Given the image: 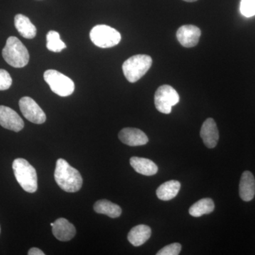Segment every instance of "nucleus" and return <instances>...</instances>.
Masks as SVG:
<instances>
[{
  "mask_svg": "<svg viewBox=\"0 0 255 255\" xmlns=\"http://www.w3.org/2000/svg\"><path fill=\"white\" fill-rule=\"evenodd\" d=\"M54 177L60 189L67 192H77L80 190L83 184V179L78 169L62 158L57 160Z\"/></svg>",
  "mask_w": 255,
  "mask_h": 255,
  "instance_id": "obj_1",
  "label": "nucleus"
},
{
  "mask_svg": "<svg viewBox=\"0 0 255 255\" xmlns=\"http://www.w3.org/2000/svg\"><path fill=\"white\" fill-rule=\"evenodd\" d=\"M2 56L6 63L16 68H23L29 61L27 48L15 36H10L6 40Z\"/></svg>",
  "mask_w": 255,
  "mask_h": 255,
  "instance_id": "obj_2",
  "label": "nucleus"
},
{
  "mask_svg": "<svg viewBox=\"0 0 255 255\" xmlns=\"http://www.w3.org/2000/svg\"><path fill=\"white\" fill-rule=\"evenodd\" d=\"M12 168L16 181L23 190L28 193L36 192L38 177L34 167L26 159L17 158L13 162Z\"/></svg>",
  "mask_w": 255,
  "mask_h": 255,
  "instance_id": "obj_3",
  "label": "nucleus"
},
{
  "mask_svg": "<svg viewBox=\"0 0 255 255\" xmlns=\"http://www.w3.org/2000/svg\"><path fill=\"white\" fill-rule=\"evenodd\" d=\"M152 64V58L149 55H135L126 60L122 68L128 81L134 83L147 73Z\"/></svg>",
  "mask_w": 255,
  "mask_h": 255,
  "instance_id": "obj_4",
  "label": "nucleus"
},
{
  "mask_svg": "<svg viewBox=\"0 0 255 255\" xmlns=\"http://www.w3.org/2000/svg\"><path fill=\"white\" fill-rule=\"evenodd\" d=\"M43 78L50 90L60 97H68L75 91V83L66 75L55 70H46Z\"/></svg>",
  "mask_w": 255,
  "mask_h": 255,
  "instance_id": "obj_5",
  "label": "nucleus"
},
{
  "mask_svg": "<svg viewBox=\"0 0 255 255\" xmlns=\"http://www.w3.org/2000/svg\"><path fill=\"white\" fill-rule=\"evenodd\" d=\"M92 43L102 48H112L118 45L122 36L115 28L107 25H97L92 28L90 33Z\"/></svg>",
  "mask_w": 255,
  "mask_h": 255,
  "instance_id": "obj_6",
  "label": "nucleus"
},
{
  "mask_svg": "<svg viewBox=\"0 0 255 255\" xmlns=\"http://www.w3.org/2000/svg\"><path fill=\"white\" fill-rule=\"evenodd\" d=\"M179 102V96L173 87L162 85L155 94V105L157 111L162 114H169L172 107Z\"/></svg>",
  "mask_w": 255,
  "mask_h": 255,
  "instance_id": "obj_7",
  "label": "nucleus"
},
{
  "mask_svg": "<svg viewBox=\"0 0 255 255\" xmlns=\"http://www.w3.org/2000/svg\"><path fill=\"white\" fill-rule=\"evenodd\" d=\"M23 117L31 123L42 124L46 121V116L39 105L31 97H22L18 102Z\"/></svg>",
  "mask_w": 255,
  "mask_h": 255,
  "instance_id": "obj_8",
  "label": "nucleus"
},
{
  "mask_svg": "<svg viewBox=\"0 0 255 255\" xmlns=\"http://www.w3.org/2000/svg\"><path fill=\"white\" fill-rule=\"evenodd\" d=\"M0 125L14 132H19L24 127V123L20 116L6 106H0Z\"/></svg>",
  "mask_w": 255,
  "mask_h": 255,
  "instance_id": "obj_9",
  "label": "nucleus"
},
{
  "mask_svg": "<svg viewBox=\"0 0 255 255\" xmlns=\"http://www.w3.org/2000/svg\"><path fill=\"white\" fill-rule=\"evenodd\" d=\"M200 28L194 25H184L177 32V38L180 44L186 48H191L198 44L200 38Z\"/></svg>",
  "mask_w": 255,
  "mask_h": 255,
  "instance_id": "obj_10",
  "label": "nucleus"
},
{
  "mask_svg": "<svg viewBox=\"0 0 255 255\" xmlns=\"http://www.w3.org/2000/svg\"><path fill=\"white\" fill-rule=\"evenodd\" d=\"M121 141L126 145L140 146L145 145L148 142V137L140 129L134 128H125L119 133Z\"/></svg>",
  "mask_w": 255,
  "mask_h": 255,
  "instance_id": "obj_11",
  "label": "nucleus"
},
{
  "mask_svg": "<svg viewBox=\"0 0 255 255\" xmlns=\"http://www.w3.org/2000/svg\"><path fill=\"white\" fill-rule=\"evenodd\" d=\"M52 233L58 241L66 242L70 241L75 237L76 229L68 220L60 218L57 219L52 227Z\"/></svg>",
  "mask_w": 255,
  "mask_h": 255,
  "instance_id": "obj_12",
  "label": "nucleus"
},
{
  "mask_svg": "<svg viewBox=\"0 0 255 255\" xmlns=\"http://www.w3.org/2000/svg\"><path fill=\"white\" fill-rule=\"evenodd\" d=\"M200 135L204 145L209 148H214L217 145L219 132L214 119H206L201 127Z\"/></svg>",
  "mask_w": 255,
  "mask_h": 255,
  "instance_id": "obj_13",
  "label": "nucleus"
},
{
  "mask_svg": "<svg viewBox=\"0 0 255 255\" xmlns=\"http://www.w3.org/2000/svg\"><path fill=\"white\" fill-rule=\"evenodd\" d=\"M240 196L243 201H251L255 195V179L252 172L246 171L242 174L239 186Z\"/></svg>",
  "mask_w": 255,
  "mask_h": 255,
  "instance_id": "obj_14",
  "label": "nucleus"
},
{
  "mask_svg": "<svg viewBox=\"0 0 255 255\" xmlns=\"http://www.w3.org/2000/svg\"><path fill=\"white\" fill-rule=\"evenodd\" d=\"M130 164L135 172L142 175H154L158 171V167L155 162L149 159L132 157L130 159Z\"/></svg>",
  "mask_w": 255,
  "mask_h": 255,
  "instance_id": "obj_15",
  "label": "nucleus"
},
{
  "mask_svg": "<svg viewBox=\"0 0 255 255\" xmlns=\"http://www.w3.org/2000/svg\"><path fill=\"white\" fill-rule=\"evenodd\" d=\"M14 25L18 33L23 38L32 39L36 36V26L31 23L27 16L21 14L16 15L14 18Z\"/></svg>",
  "mask_w": 255,
  "mask_h": 255,
  "instance_id": "obj_16",
  "label": "nucleus"
},
{
  "mask_svg": "<svg viewBox=\"0 0 255 255\" xmlns=\"http://www.w3.org/2000/svg\"><path fill=\"white\" fill-rule=\"evenodd\" d=\"M151 229L145 225H138L130 230L128 235V240L132 246H142L151 236Z\"/></svg>",
  "mask_w": 255,
  "mask_h": 255,
  "instance_id": "obj_17",
  "label": "nucleus"
},
{
  "mask_svg": "<svg viewBox=\"0 0 255 255\" xmlns=\"http://www.w3.org/2000/svg\"><path fill=\"white\" fill-rule=\"evenodd\" d=\"M181 184L178 181L171 180L161 184L157 188L156 194L159 199L162 201H169L174 199L179 193Z\"/></svg>",
  "mask_w": 255,
  "mask_h": 255,
  "instance_id": "obj_18",
  "label": "nucleus"
},
{
  "mask_svg": "<svg viewBox=\"0 0 255 255\" xmlns=\"http://www.w3.org/2000/svg\"><path fill=\"white\" fill-rule=\"evenodd\" d=\"M94 210L97 214L107 215L112 219L119 217L122 213L120 206L106 199L97 201L94 205Z\"/></svg>",
  "mask_w": 255,
  "mask_h": 255,
  "instance_id": "obj_19",
  "label": "nucleus"
},
{
  "mask_svg": "<svg viewBox=\"0 0 255 255\" xmlns=\"http://www.w3.org/2000/svg\"><path fill=\"white\" fill-rule=\"evenodd\" d=\"M215 208L214 201L209 198L201 199L196 202L189 209V214L194 217H201L203 215L209 214L214 211Z\"/></svg>",
  "mask_w": 255,
  "mask_h": 255,
  "instance_id": "obj_20",
  "label": "nucleus"
},
{
  "mask_svg": "<svg viewBox=\"0 0 255 255\" xmlns=\"http://www.w3.org/2000/svg\"><path fill=\"white\" fill-rule=\"evenodd\" d=\"M46 47L50 51L59 53L67 48L66 45L60 39L58 32L50 31L46 35Z\"/></svg>",
  "mask_w": 255,
  "mask_h": 255,
  "instance_id": "obj_21",
  "label": "nucleus"
},
{
  "mask_svg": "<svg viewBox=\"0 0 255 255\" xmlns=\"http://www.w3.org/2000/svg\"><path fill=\"white\" fill-rule=\"evenodd\" d=\"M241 14L246 17L255 15V0H241Z\"/></svg>",
  "mask_w": 255,
  "mask_h": 255,
  "instance_id": "obj_22",
  "label": "nucleus"
},
{
  "mask_svg": "<svg viewBox=\"0 0 255 255\" xmlns=\"http://www.w3.org/2000/svg\"><path fill=\"white\" fill-rule=\"evenodd\" d=\"M12 79L6 70L0 69V91L8 90L11 86Z\"/></svg>",
  "mask_w": 255,
  "mask_h": 255,
  "instance_id": "obj_23",
  "label": "nucleus"
},
{
  "mask_svg": "<svg viewBox=\"0 0 255 255\" xmlns=\"http://www.w3.org/2000/svg\"><path fill=\"white\" fill-rule=\"evenodd\" d=\"M182 250V246L179 243H172L164 247L157 253V255H178Z\"/></svg>",
  "mask_w": 255,
  "mask_h": 255,
  "instance_id": "obj_24",
  "label": "nucleus"
},
{
  "mask_svg": "<svg viewBox=\"0 0 255 255\" xmlns=\"http://www.w3.org/2000/svg\"><path fill=\"white\" fill-rule=\"evenodd\" d=\"M28 255H44L45 253L37 248H32L28 253Z\"/></svg>",
  "mask_w": 255,
  "mask_h": 255,
  "instance_id": "obj_25",
  "label": "nucleus"
},
{
  "mask_svg": "<svg viewBox=\"0 0 255 255\" xmlns=\"http://www.w3.org/2000/svg\"><path fill=\"white\" fill-rule=\"evenodd\" d=\"M184 1H188V2H193V1H196L197 0H184Z\"/></svg>",
  "mask_w": 255,
  "mask_h": 255,
  "instance_id": "obj_26",
  "label": "nucleus"
},
{
  "mask_svg": "<svg viewBox=\"0 0 255 255\" xmlns=\"http://www.w3.org/2000/svg\"><path fill=\"white\" fill-rule=\"evenodd\" d=\"M0 231H1V229H0Z\"/></svg>",
  "mask_w": 255,
  "mask_h": 255,
  "instance_id": "obj_27",
  "label": "nucleus"
}]
</instances>
